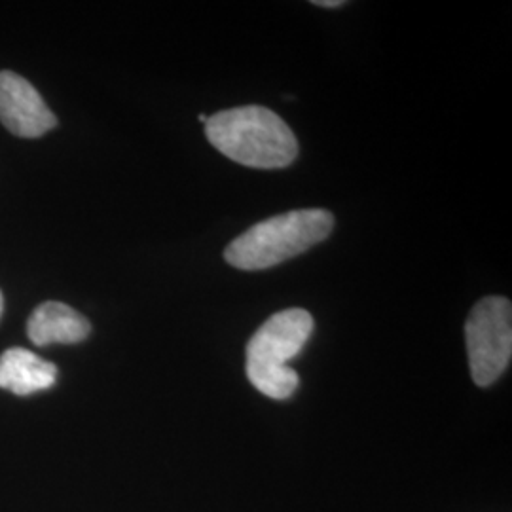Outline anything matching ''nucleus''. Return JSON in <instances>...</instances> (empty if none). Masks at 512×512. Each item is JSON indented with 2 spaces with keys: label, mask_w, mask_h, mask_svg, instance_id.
Returning <instances> with one entry per match:
<instances>
[{
  "label": "nucleus",
  "mask_w": 512,
  "mask_h": 512,
  "mask_svg": "<svg viewBox=\"0 0 512 512\" xmlns=\"http://www.w3.org/2000/svg\"><path fill=\"white\" fill-rule=\"evenodd\" d=\"M205 135L226 158L256 169H281L298 156L293 129L258 105L222 110L207 118Z\"/></svg>",
  "instance_id": "1"
},
{
  "label": "nucleus",
  "mask_w": 512,
  "mask_h": 512,
  "mask_svg": "<svg viewBox=\"0 0 512 512\" xmlns=\"http://www.w3.org/2000/svg\"><path fill=\"white\" fill-rule=\"evenodd\" d=\"M332 228L329 211L298 209L251 226L226 247L224 258L238 270H266L325 241Z\"/></svg>",
  "instance_id": "2"
},
{
  "label": "nucleus",
  "mask_w": 512,
  "mask_h": 512,
  "mask_svg": "<svg viewBox=\"0 0 512 512\" xmlns=\"http://www.w3.org/2000/svg\"><path fill=\"white\" fill-rule=\"evenodd\" d=\"M313 317L306 310L279 311L272 315L247 344V378L256 389L275 401L293 397L300 378L289 366L310 340Z\"/></svg>",
  "instance_id": "3"
},
{
  "label": "nucleus",
  "mask_w": 512,
  "mask_h": 512,
  "mask_svg": "<svg viewBox=\"0 0 512 512\" xmlns=\"http://www.w3.org/2000/svg\"><path fill=\"white\" fill-rule=\"evenodd\" d=\"M473 382L488 387L505 372L512 355V306L503 296L482 298L465 325Z\"/></svg>",
  "instance_id": "4"
},
{
  "label": "nucleus",
  "mask_w": 512,
  "mask_h": 512,
  "mask_svg": "<svg viewBox=\"0 0 512 512\" xmlns=\"http://www.w3.org/2000/svg\"><path fill=\"white\" fill-rule=\"evenodd\" d=\"M0 122L18 137L35 139L55 128L57 118L23 76L0 71Z\"/></svg>",
  "instance_id": "5"
},
{
  "label": "nucleus",
  "mask_w": 512,
  "mask_h": 512,
  "mask_svg": "<svg viewBox=\"0 0 512 512\" xmlns=\"http://www.w3.org/2000/svg\"><path fill=\"white\" fill-rule=\"evenodd\" d=\"M92 332L90 321L63 302H44L33 311L27 334L33 344H78Z\"/></svg>",
  "instance_id": "6"
},
{
  "label": "nucleus",
  "mask_w": 512,
  "mask_h": 512,
  "mask_svg": "<svg viewBox=\"0 0 512 512\" xmlns=\"http://www.w3.org/2000/svg\"><path fill=\"white\" fill-rule=\"evenodd\" d=\"M57 380V366L29 349L12 348L0 355V387L16 395L50 389Z\"/></svg>",
  "instance_id": "7"
},
{
  "label": "nucleus",
  "mask_w": 512,
  "mask_h": 512,
  "mask_svg": "<svg viewBox=\"0 0 512 512\" xmlns=\"http://www.w3.org/2000/svg\"><path fill=\"white\" fill-rule=\"evenodd\" d=\"M313 4L323 6V8H338V6H344L342 0H315Z\"/></svg>",
  "instance_id": "8"
},
{
  "label": "nucleus",
  "mask_w": 512,
  "mask_h": 512,
  "mask_svg": "<svg viewBox=\"0 0 512 512\" xmlns=\"http://www.w3.org/2000/svg\"><path fill=\"white\" fill-rule=\"evenodd\" d=\"M2 310H4V298H2V293H0V317H2Z\"/></svg>",
  "instance_id": "9"
}]
</instances>
